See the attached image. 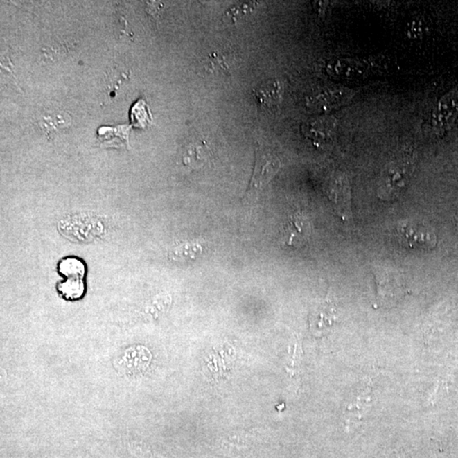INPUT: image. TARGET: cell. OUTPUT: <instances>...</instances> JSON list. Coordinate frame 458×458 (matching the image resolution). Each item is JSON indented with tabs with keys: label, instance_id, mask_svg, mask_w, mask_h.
Here are the masks:
<instances>
[{
	"label": "cell",
	"instance_id": "cell-1",
	"mask_svg": "<svg viewBox=\"0 0 458 458\" xmlns=\"http://www.w3.org/2000/svg\"><path fill=\"white\" fill-rule=\"evenodd\" d=\"M414 154L401 153L386 164L378 179L377 195L385 202L398 198L406 189L414 172Z\"/></svg>",
	"mask_w": 458,
	"mask_h": 458
},
{
	"label": "cell",
	"instance_id": "cell-2",
	"mask_svg": "<svg viewBox=\"0 0 458 458\" xmlns=\"http://www.w3.org/2000/svg\"><path fill=\"white\" fill-rule=\"evenodd\" d=\"M396 240L407 249L431 251L437 245V234L430 226L419 221L406 220L397 225Z\"/></svg>",
	"mask_w": 458,
	"mask_h": 458
},
{
	"label": "cell",
	"instance_id": "cell-3",
	"mask_svg": "<svg viewBox=\"0 0 458 458\" xmlns=\"http://www.w3.org/2000/svg\"><path fill=\"white\" fill-rule=\"evenodd\" d=\"M280 168H281V161L277 155L270 150L258 148L256 152L255 166H254L251 183L245 193L246 200L249 202L251 199H256L261 191L274 179Z\"/></svg>",
	"mask_w": 458,
	"mask_h": 458
},
{
	"label": "cell",
	"instance_id": "cell-4",
	"mask_svg": "<svg viewBox=\"0 0 458 458\" xmlns=\"http://www.w3.org/2000/svg\"><path fill=\"white\" fill-rule=\"evenodd\" d=\"M377 285L378 304L392 306L403 297V288L398 274L394 270L378 267L374 270Z\"/></svg>",
	"mask_w": 458,
	"mask_h": 458
},
{
	"label": "cell",
	"instance_id": "cell-5",
	"mask_svg": "<svg viewBox=\"0 0 458 458\" xmlns=\"http://www.w3.org/2000/svg\"><path fill=\"white\" fill-rule=\"evenodd\" d=\"M458 116V88L449 91L437 102L431 123L435 132L448 131L455 123Z\"/></svg>",
	"mask_w": 458,
	"mask_h": 458
},
{
	"label": "cell",
	"instance_id": "cell-6",
	"mask_svg": "<svg viewBox=\"0 0 458 458\" xmlns=\"http://www.w3.org/2000/svg\"><path fill=\"white\" fill-rule=\"evenodd\" d=\"M327 73L339 80L353 81L368 77L369 64L362 60L340 58L329 60Z\"/></svg>",
	"mask_w": 458,
	"mask_h": 458
},
{
	"label": "cell",
	"instance_id": "cell-7",
	"mask_svg": "<svg viewBox=\"0 0 458 458\" xmlns=\"http://www.w3.org/2000/svg\"><path fill=\"white\" fill-rule=\"evenodd\" d=\"M312 226L306 215L297 211L287 219L282 230V243L294 247H301L308 242Z\"/></svg>",
	"mask_w": 458,
	"mask_h": 458
},
{
	"label": "cell",
	"instance_id": "cell-8",
	"mask_svg": "<svg viewBox=\"0 0 458 458\" xmlns=\"http://www.w3.org/2000/svg\"><path fill=\"white\" fill-rule=\"evenodd\" d=\"M355 94L354 90L343 88V87L328 89L313 97L311 104L322 111H328V109L339 108L350 103L353 100Z\"/></svg>",
	"mask_w": 458,
	"mask_h": 458
},
{
	"label": "cell",
	"instance_id": "cell-9",
	"mask_svg": "<svg viewBox=\"0 0 458 458\" xmlns=\"http://www.w3.org/2000/svg\"><path fill=\"white\" fill-rule=\"evenodd\" d=\"M283 87L279 80H270L261 85L254 94L264 108L275 107L282 100Z\"/></svg>",
	"mask_w": 458,
	"mask_h": 458
},
{
	"label": "cell",
	"instance_id": "cell-10",
	"mask_svg": "<svg viewBox=\"0 0 458 458\" xmlns=\"http://www.w3.org/2000/svg\"><path fill=\"white\" fill-rule=\"evenodd\" d=\"M338 123L335 117L324 116L319 117L315 120L311 121L306 127L308 134L316 140H331L334 137L337 132Z\"/></svg>",
	"mask_w": 458,
	"mask_h": 458
},
{
	"label": "cell",
	"instance_id": "cell-11",
	"mask_svg": "<svg viewBox=\"0 0 458 458\" xmlns=\"http://www.w3.org/2000/svg\"><path fill=\"white\" fill-rule=\"evenodd\" d=\"M203 252L202 245L197 242H188L174 247L170 252L169 257L175 261L195 260L202 255Z\"/></svg>",
	"mask_w": 458,
	"mask_h": 458
},
{
	"label": "cell",
	"instance_id": "cell-12",
	"mask_svg": "<svg viewBox=\"0 0 458 458\" xmlns=\"http://www.w3.org/2000/svg\"><path fill=\"white\" fill-rule=\"evenodd\" d=\"M60 293L67 301H78L85 293V285L82 279H67L58 286Z\"/></svg>",
	"mask_w": 458,
	"mask_h": 458
},
{
	"label": "cell",
	"instance_id": "cell-13",
	"mask_svg": "<svg viewBox=\"0 0 458 458\" xmlns=\"http://www.w3.org/2000/svg\"><path fill=\"white\" fill-rule=\"evenodd\" d=\"M59 270L60 274L66 276L67 279H83L86 272L85 265L73 257L62 260L59 265Z\"/></svg>",
	"mask_w": 458,
	"mask_h": 458
},
{
	"label": "cell",
	"instance_id": "cell-14",
	"mask_svg": "<svg viewBox=\"0 0 458 458\" xmlns=\"http://www.w3.org/2000/svg\"><path fill=\"white\" fill-rule=\"evenodd\" d=\"M211 154L208 147L202 145H196L188 150L185 156V162L191 165L193 168H202V166L209 161Z\"/></svg>",
	"mask_w": 458,
	"mask_h": 458
},
{
	"label": "cell",
	"instance_id": "cell-15",
	"mask_svg": "<svg viewBox=\"0 0 458 458\" xmlns=\"http://www.w3.org/2000/svg\"><path fill=\"white\" fill-rule=\"evenodd\" d=\"M427 26L423 18L418 16L414 17L408 21L405 33L408 39L417 40L421 39L425 35Z\"/></svg>",
	"mask_w": 458,
	"mask_h": 458
},
{
	"label": "cell",
	"instance_id": "cell-16",
	"mask_svg": "<svg viewBox=\"0 0 458 458\" xmlns=\"http://www.w3.org/2000/svg\"><path fill=\"white\" fill-rule=\"evenodd\" d=\"M317 312H319L317 317H319V319L313 321L312 323H315L316 327L319 328L331 326L335 322L338 320V317H337L338 316L336 315V310L331 304L326 306H321Z\"/></svg>",
	"mask_w": 458,
	"mask_h": 458
},
{
	"label": "cell",
	"instance_id": "cell-17",
	"mask_svg": "<svg viewBox=\"0 0 458 458\" xmlns=\"http://www.w3.org/2000/svg\"><path fill=\"white\" fill-rule=\"evenodd\" d=\"M256 3L255 2H248L243 3L242 6H234L233 9L229 10L227 12V17L233 21L240 20V19L245 16H247V15L255 9Z\"/></svg>",
	"mask_w": 458,
	"mask_h": 458
}]
</instances>
